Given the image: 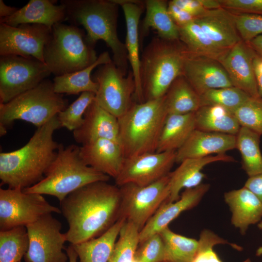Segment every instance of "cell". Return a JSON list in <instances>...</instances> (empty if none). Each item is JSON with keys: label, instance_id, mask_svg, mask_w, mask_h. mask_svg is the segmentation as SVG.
Here are the masks:
<instances>
[{"label": "cell", "instance_id": "1", "mask_svg": "<svg viewBox=\"0 0 262 262\" xmlns=\"http://www.w3.org/2000/svg\"><path fill=\"white\" fill-rule=\"evenodd\" d=\"M120 188L107 181L88 184L60 202L61 211L69 226L65 233L71 245L97 238L119 218Z\"/></svg>", "mask_w": 262, "mask_h": 262}, {"label": "cell", "instance_id": "2", "mask_svg": "<svg viewBox=\"0 0 262 262\" xmlns=\"http://www.w3.org/2000/svg\"><path fill=\"white\" fill-rule=\"evenodd\" d=\"M57 115L37 130L27 143L16 150L0 153V185L9 188L31 187L42 180L55 159L60 144L53 139L61 128Z\"/></svg>", "mask_w": 262, "mask_h": 262}, {"label": "cell", "instance_id": "3", "mask_svg": "<svg viewBox=\"0 0 262 262\" xmlns=\"http://www.w3.org/2000/svg\"><path fill=\"white\" fill-rule=\"evenodd\" d=\"M60 3L66 8V20L71 25L82 26L92 46L98 40L104 41L112 51L114 64L127 75L128 54L125 44L117 35L119 5L115 0H62Z\"/></svg>", "mask_w": 262, "mask_h": 262}, {"label": "cell", "instance_id": "4", "mask_svg": "<svg viewBox=\"0 0 262 262\" xmlns=\"http://www.w3.org/2000/svg\"><path fill=\"white\" fill-rule=\"evenodd\" d=\"M190 52L180 40L152 38L140 58V80L144 100L163 97L172 82L182 75Z\"/></svg>", "mask_w": 262, "mask_h": 262}, {"label": "cell", "instance_id": "5", "mask_svg": "<svg viewBox=\"0 0 262 262\" xmlns=\"http://www.w3.org/2000/svg\"><path fill=\"white\" fill-rule=\"evenodd\" d=\"M164 96L141 103L134 102L118 118L119 144L125 158L156 152L168 115Z\"/></svg>", "mask_w": 262, "mask_h": 262}, {"label": "cell", "instance_id": "6", "mask_svg": "<svg viewBox=\"0 0 262 262\" xmlns=\"http://www.w3.org/2000/svg\"><path fill=\"white\" fill-rule=\"evenodd\" d=\"M110 177L87 165L80 155V147L60 144L57 156L43 179L24 188L26 193L54 196L62 201L72 192L88 184L108 181Z\"/></svg>", "mask_w": 262, "mask_h": 262}, {"label": "cell", "instance_id": "7", "mask_svg": "<svg viewBox=\"0 0 262 262\" xmlns=\"http://www.w3.org/2000/svg\"><path fill=\"white\" fill-rule=\"evenodd\" d=\"M93 47L78 26L57 23L44 49V63L55 76L73 73L97 61L98 56Z\"/></svg>", "mask_w": 262, "mask_h": 262}, {"label": "cell", "instance_id": "8", "mask_svg": "<svg viewBox=\"0 0 262 262\" xmlns=\"http://www.w3.org/2000/svg\"><path fill=\"white\" fill-rule=\"evenodd\" d=\"M68 101L55 93L53 82L45 79L6 103H0V134L5 135L7 127L16 120L30 123L37 128L65 109Z\"/></svg>", "mask_w": 262, "mask_h": 262}, {"label": "cell", "instance_id": "9", "mask_svg": "<svg viewBox=\"0 0 262 262\" xmlns=\"http://www.w3.org/2000/svg\"><path fill=\"white\" fill-rule=\"evenodd\" d=\"M169 173L146 186L129 183L119 187L121 194L119 218L133 223L140 231L167 200L170 193Z\"/></svg>", "mask_w": 262, "mask_h": 262}, {"label": "cell", "instance_id": "10", "mask_svg": "<svg viewBox=\"0 0 262 262\" xmlns=\"http://www.w3.org/2000/svg\"><path fill=\"white\" fill-rule=\"evenodd\" d=\"M50 74L46 64L34 58L0 56V103L36 87Z\"/></svg>", "mask_w": 262, "mask_h": 262}, {"label": "cell", "instance_id": "11", "mask_svg": "<svg viewBox=\"0 0 262 262\" xmlns=\"http://www.w3.org/2000/svg\"><path fill=\"white\" fill-rule=\"evenodd\" d=\"M93 80L98 83L95 101L117 118L134 102L135 84L131 70L127 75L124 74L112 61L100 66L94 73Z\"/></svg>", "mask_w": 262, "mask_h": 262}, {"label": "cell", "instance_id": "12", "mask_svg": "<svg viewBox=\"0 0 262 262\" xmlns=\"http://www.w3.org/2000/svg\"><path fill=\"white\" fill-rule=\"evenodd\" d=\"M61 209L49 203L42 195L26 193L20 188L0 189V229L25 226L43 216Z\"/></svg>", "mask_w": 262, "mask_h": 262}, {"label": "cell", "instance_id": "13", "mask_svg": "<svg viewBox=\"0 0 262 262\" xmlns=\"http://www.w3.org/2000/svg\"><path fill=\"white\" fill-rule=\"evenodd\" d=\"M29 246L24 257L25 262H68L63 252L66 241L61 233V223L51 213L45 215L27 225Z\"/></svg>", "mask_w": 262, "mask_h": 262}, {"label": "cell", "instance_id": "14", "mask_svg": "<svg viewBox=\"0 0 262 262\" xmlns=\"http://www.w3.org/2000/svg\"><path fill=\"white\" fill-rule=\"evenodd\" d=\"M51 33V29L41 24H22L13 27L1 23L0 55L34 58L44 63V49Z\"/></svg>", "mask_w": 262, "mask_h": 262}, {"label": "cell", "instance_id": "15", "mask_svg": "<svg viewBox=\"0 0 262 262\" xmlns=\"http://www.w3.org/2000/svg\"><path fill=\"white\" fill-rule=\"evenodd\" d=\"M176 160V151L146 153L125 158L120 173L115 179L116 185L120 187L129 183L150 184L167 175Z\"/></svg>", "mask_w": 262, "mask_h": 262}, {"label": "cell", "instance_id": "16", "mask_svg": "<svg viewBox=\"0 0 262 262\" xmlns=\"http://www.w3.org/2000/svg\"><path fill=\"white\" fill-rule=\"evenodd\" d=\"M256 54L247 43L241 41L226 50L218 61L226 71L233 86L250 97L260 98L253 66Z\"/></svg>", "mask_w": 262, "mask_h": 262}, {"label": "cell", "instance_id": "17", "mask_svg": "<svg viewBox=\"0 0 262 262\" xmlns=\"http://www.w3.org/2000/svg\"><path fill=\"white\" fill-rule=\"evenodd\" d=\"M182 75L199 96L212 89L233 86L217 60L191 52L185 60Z\"/></svg>", "mask_w": 262, "mask_h": 262}, {"label": "cell", "instance_id": "18", "mask_svg": "<svg viewBox=\"0 0 262 262\" xmlns=\"http://www.w3.org/2000/svg\"><path fill=\"white\" fill-rule=\"evenodd\" d=\"M210 186L209 184L201 183L196 187L185 189L177 200L164 202L140 231V243L159 233L182 212L197 206Z\"/></svg>", "mask_w": 262, "mask_h": 262}, {"label": "cell", "instance_id": "19", "mask_svg": "<svg viewBox=\"0 0 262 262\" xmlns=\"http://www.w3.org/2000/svg\"><path fill=\"white\" fill-rule=\"evenodd\" d=\"M115 1L121 7L125 16L127 31L125 46L135 84L133 99L136 102H143L145 100L140 80L138 27L140 16L145 9V2L135 0Z\"/></svg>", "mask_w": 262, "mask_h": 262}, {"label": "cell", "instance_id": "20", "mask_svg": "<svg viewBox=\"0 0 262 262\" xmlns=\"http://www.w3.org/2000/svg\"><path fill=\"white\" fill-rule=\"evenodd\" d=\"M83 118L82 126L73 131L77 143L82 145L98 139H106L119 143L118 118L95 99L86 109Z\"/></svg>", "mask_w": 262, "mask_h": 262}, {"label": "cell", "instance_id": "21", "mask_svg": "<svg viewBox=\"0 0 262 262\" xmlns=\"http://www.w3.org/2000/svg\"><path fill=\"white\" fill-rule=\"evenodd\" d=\"M83 162L94 169L115 179L120 173L125 157L119 143L98 139L80 147Z\"/></svg>", "mask_w": 262, "mask_h": 262}, {"label": "cell", "instance_id": "22", "mask_svg": "<svg viewBox=\"0 0 262 262\" xmlns=\"http://www.w3.org/2000/svg\"><path fill=\"white\" fill-rule=\"evenodd\" d=\"M236 148V135L195 129L183 145L176 151V163L188 158L220 154Z\"/></svg>", "mask_w": 262, "mask_h": 262}, {"label": "cell", "instance_id": "23", "mask_svg": "<svg viewBox=\"0 0 262 262\" xmlns=\"http://www.w3.org/2000/svg\"><path fill=\"white\" fill-rule=\"evenodd\" d=\"M234 158L226 154L184 160L169 173V197L165 202H174L180 197L181 189L196 187L201 184L205 175L202 172L207 165L217 162H233Z\"/></svg>", "mask_w": 262, "mask_h": 262}, {"label": "cell", "instance_id": "24", "mask_svg": "<svg viewBox=\"0 0 262 262\" xmlns=\"http://www.w3.org/2000/svg\"><path fill=\"white\" fill-rule=\"evenodd\" d=\"M207 36L220 49L227 50L242 41L234 14L223 8L208 10L195 19Z\"/></svg>", "mask_w": 262, "mask_h": 262}, {"label": "cell", "instance_id": "25", "mask_svg": "<svg viewBox=\"0 0 262 262\" xmlns=\"http://www.w3.org/2000/svg\"><path fill=\"white\" fill-rule=\"evenodd\" d=\"M49 0H30L11 16L0 18V23L16 27L22 24L45 25L50 29L66 20V10L61 3Z\"/></svg>", "mask_w": 262, "mask_h": 262}, {"label": "cell", "instance_id": "26", "mask_svg": "<svg viewBox=\"0 0 262 262\" xmlns=\"http://www.w3.org/2000/svg\"><path fill=\"white\" fill-rule=\"evenodd\" d=\"M224 198L231 213V224L242 235L262 220V203L245 186L226 192Z\"/></svg>", "mask_w": 262, "mask_h": 262}, {"label": "cell", "instance_id": "27", "mask_svg": "<svg viewBox=\"0 0 262 262\" xmlns=\"http://www.w3.org/2000/svg\"><path fill=\"white\" fill-rule=\"evenodd\" d=\"M112 60L108 51L101 53L97 61L82 70L55 76L53 79V89L59 94L77 95L85 92L96 94L98 89V83L91 78L92 71L97 66L105 65Z\"/></svg>", "mask_w": 262, "mask_h": 262}, {"label": "cell", "instance_id": "28", "mask_svg": "<svg viewBox=\"0 0 262 262\" xmlns=\"http://www.w3.org/2000/svg\"><path fill=\"white\" fill-rule=\"evenodd\" d=\"M195 129V112L168 115L156 152L177 151L183 145Z\"/></svg>", "mask_w": 262, "mask_h": 262}, {"label": "cell", "instance_id": "29", "mask_svg": "<svg viewBox=\"0 0 262 262\" xmlns=\"http://www.w3.org/2000/svg\"><path fill=\"white\" fill-rule=\"evenodd\" d=\"M119 219L105 233L88 241L71 245L80 262H108L120 231L126 222Z\"/></svg>", "mask_w": 262, "mask_h": 262}, {"label": "cell", "instance_id": "30", "mask_svg": "<svg viewBox=\"0 0 262 262\" xmlns=\"http://www.w3.org/2000/svg\"><path fill=\"white\" fill-rule=\"evenodd\" d=\"M196 129L236 135L241 126L233 112L219 105L201 106L195 112Z\"/></svg>", "mask_w": 262, "mask_h": 262}, {"label": "cell", "instance_id": "31", "mask_svg": "<svg viewBox=\"0 0 262 262\" xmlns=\"http://www.w3.org/2000/svg\"><path fill=\"white\" fill-rule=\"evenodd\" d=\"M146 15L142 24V33L146 35L149 29L156 31L158 36L169 40H180L179 27L168 12V3L164 0L144 1Z\"/></svg>", "mask_w": 262, "mask_h": 262}, {"label": "cell", "instance_id": "32", "mask_svg": "<svg viewBox=\"0 0 262 262\" xmlns=\"http://www.w3.org/2000/svg\"><path fill=\"white\" fill-rule=\"evenodd\" d=\"M164 96L168 115L194 113L201 107L200 96L182 75L175 80Z\"/></svg>", "mask_w": 262, "mask_h": 262}, {"label": "cell", "instance_id": "33", "mask_svg": "<svg viewBox=\"0 0 262 262\" xmlns=\"http://www.w3.org/2000/svg\"><path fill=\"white\" fill-rule=\"evenodd\" d=\"M260 137L258 133L241 127L236 135V148L242 157V166L248 177L262 173Z\"/></svg>", "mask_w": 262, "mask_h": 262}, {"label": "cell", "instance_id": "34", "mask_svg": "<svg viewBox=\"0 0 262 262\" xmlns=\"http://www.w3.org/2000/svg\"><path fill=\"white\" fill-rule=\"evenodd\" d=\"M180 40L195 55L218 61L226 51L219 48L194 21L179 27Z\"/></svg>", "mask_w": 262, "mask_h": 262}, {"label": "cell", "instance_id": "35", "mask_svg": "<svg viewBox=\"0 0 262 262\" xmlns=\"http://www.w3.org/2000/svg\"><path fill=\"white\" fill-rule=\"evenodd\" d=\"M159 234L164 243V262H192L198 248V240L171 230L168 227Z\"/></svg>", "mask_w": 262, "mask_h": 262}, {"label": "cell", "instance_id": "36", "mask_svg": "<svg viewBox=\"0 0 262 262\" xmlns=\"http://www.w3.org/2000/svg\"><path fill=\"white\" fill-rule=\"evenodd\" d=\"M29 246V235L25 226L0 230V262H21Z\"/></svg>", "mask_w": 262, "mask_h": 262}, {"label": "cell", "instance_id": "37", "mask_svg": "<svg viewBox=\"0 0 262 262\" xmlns=\"http://www.w3.org/2000/svg\"><path fill=\"white\" fill-rule=\"evenodd\" d=\"M138 228L126 221L120 231L108 262H133L140 243Z\"/></svg>", "mask_w": 262, "mask_h": 262}, {"label": "cell", "instance_id": "38", "mask_svg": "<svg viewBox=\"0 0 262 262\" xmlns=\"http://www.w3.org/2000/svg\"><path fill=\"white\" fill-rule=\"evenodd\" d=\"M250 97L234 86L209 90L200 96L201 106L219 105L233 112Z\"/></svg>", "mask_w": 262, "mask_h": 262}, {"label": "cell", "instance_id": "39", "mask_svg": "<svg viewBox=\"0 0 262 262\" xmlns=\"http://www.w3.org/2000/svg\"><path fill=\"white\" fill-rule=\"evenodd\" d=\"M95 94L85 92L80 96L57 115L61 127L73 131L82 124L85 112L89 105L94 100Z\"/></svg>", "mask_w": 262, "mask_h": 262}, {"label": "cell", "instance_id": "40", "mask_svg": "<svg viewBox=\"0 0 262 262\" xmlns=\"http://www.w3.org/2000/svg\"><path fill=\"white\" fill-rule=\"evenodd\" d=\"M198 243L197 250L192 262H223L214 250V246L217 245L227 244L237 250L242 249L240 246L229 243L208 229L201 232ZM243 262H251L247 259Z\"/></svg>", "mask_w": 262, "mask_h": 262}, {"label": "cell", "instance_id": "41", "mask_svg": "<svg viewBox=\"0 0 262 262\" xmlns=\"http://www.w3.org/2000/svg\"><path fill=\"white\" fill-rule=\"evenodd\" d=\"M242 127L262 135V98L250 97L233 112Z\"/></svg>", "mask_w": 262, "mask_h": 262}, {"label": "cell", "instance_id": "42", "mask_svg": "<svg viewBox=\"0 0 262 262\" xmlns=\"http://www.w3.org/2000/svg\"><path fill=\"white\" fill-rule=\"evenodd\" d=\"M134 260L139 262H164L165 249L159 233L155 234L139 243Z\"/></svg>", "mask_w": 262, "mask_h": 262}, {"label": "cell", "instance_id": "43", "mask_svg": "<svg viewBox=\"0 0 262 262\" xmlns=\"http://www.w3.org/2000/svg\"><path fill=\"white\" fill-rule=\"evenodd\" d=\"M233 13L236 28L242 41L247 43L256 37L262 34V15Z\"/></svg>", "mask_w": 262, "mask_h": 262}, {"label": "cell", "instance_id": "44", "mask_svg": "<svg viewBox=\"0 0 262 262\" xmlns=\"http://www.w3.org/2000/svg\"><path fill=\"white\" fill-rule=\"evenodd\" d=\"M222 7L233 13L262 16V0H218Z\"/></svg>", "mask_w": 262, "mask_h": 262}, {"label": "cell", "instance_id": "45", "mask_svg": "<svg viewBox=\"0 0 262 262\" xmlns=\"http://www.w3.org/2000/svg\"><path fill=\"white\" fill-rule=\"evenodd\" d=\"M167 9L171 17L178 27L195 20L196 18L192 15L175 4L172 0L168 2Z\"/></svg>", "mask_w": 262, "mask_h": 262}, {"label": "cell", "instance_id": "46", "mask_svg": "<svg viewBox=\"0 0 262 262\" xmlns=\"http://www.w3.org/2000/svg\"><path fill=\"white\" fill-rule=\"evenodd\" d=\"M172 1L192 15L195 18L203 15L208 11L203 6L200 0H172Z\"/></svg>", "mask_w": 262, "mask_h": 262}, {"label": "cell", "instance_id": "47", "mask_svg": "<svg viewBox=\"0 0 262 262\" xmlns=\"http://www.w3.org/2000/svg\"><path fill=\"white\" fill-rule=\"evenodd\" d=\"M244 186L252 192L262 203V173L248 177Z\"/></svg>", "mask_w": 262, "mask_h": 262}, {"label": "cell", "instance_id": "48", "mask_svg": "<svg viewBox=\"0 0 262 262\" xmlns=\"http://www.w3.org/2000/svg\"><path fill=\"white\" fill-rule=\"evenodd\" d=\"M18 9L6 5L3 0H0V18L11 16L14 15Z\"/></svg>", "mask_w": 262, "mask_h": 262}, {"label": "cell", "instance_id": "49", "mask_svg": "<svg viewBox=\"0 0 262 262\" xmlns=\"http://www.w3.org/2000/svg\"><path fill=\"white\" fill-rule=\"evenodd\" d=\"M247 44L257 54L262 56V34L256 37Z\"/></svg>", "mask_w": 262, "mask_h": 262}, {"label": "cell", "instance_id": "50", "mask_svg": "<svg viewBox=\"0 0 262 262\" xmlns=\"http://www.w3.org/2000/svg\"><path fill=\"white\" fill-rule=\"evenodd\" d=\"M203 6L207 10H213L221 7L218 0H200Z\"/></svg>", "mask_w": 262, "mask_h": 262}, {"label": "cell", "instance_id": "51", "mask_svg": "<svg viewBox=\"0 0 262 262\" xmlns=\"http://www.w3.org/2000/svg\"><path fill=\"white\" fill-rule=\"evenodd\" d=\"M68 257V262H77L78 255L71 245L66 249Z\"/></svg>", "mask_w": 262, "mask_h": 262}, {"label": "cell", "instance_id": "52", "mask_svg": "<svg viewBox=\"0 0 262 262\" xmlns=\"http://www.w3.org/2000/svg\"><path fill=\"white\" fill-rule=\"evenodd\" d=\"M258 89L260 97L262 98V73L255 72Z\"/></svg>", "mask_w": 262, "mask_h": 262}, {"label": "cell", "instance_id": "53", "mask_svg": "<svg viewBox=\"0 0 262 262\" xmlns=\"http://www.w3.org/2000/svg\"><path fill=\"white\" fill-rule=\"evenodd\" d=\"M258 228L262 230V220L257 224ZM256 255L258 257L262 256V246H260L256 250Z\"/></svg>", "mask_w": 262, "mask_h": 262}, {"label": "cell", "instance_id": "54", "mask_svg": "<svg viewBox=\"0 0 262 262\" xmlns=\"http://www.w3.org/2000/svg\"><path fill=\"white\" fill-rule=\"evenodd\" d=\"M133 262H139L137 261H136V260H134V261H133Z\"/></svg>", "mask_w": 262, "mask_h": 262}]
</instances>
